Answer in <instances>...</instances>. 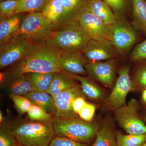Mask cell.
<instances>
[{
    "mask_svg": "<svg viewBox=\"0 0 146 146\" xmlns=\"http://www.w3.org/2000/svg\"><path fill=\"white\" fill-rule=\"evenodd\" d=\"M63 51L50 39L33 44L25 56L5 72L9 75L61 72L59 59Z\"/></svg>",
    "mask_w": 146,
    "mask_h": 146,
    "instance_id": "obj_1",
    "label": "cell"
},
{
    "mask_svg": "<svg viewBox=\"0 0 146 146\" xmlns=\"http://www.w3.org/2000/svg\"><path fill=\"white\" fill-rule=\"evenodd\" d=\"M9 123L20 145L48 146L55 136L52 121L22 120Z\"/></svg>",
    "mask_w": 146,
    "mask_h": 146,
    "instance_id": "obj_2",
    "label": "cell"
},
{
    "mask_svg": "<svg viewBox=\"0 0 146 146\" xmlns=\"http://www.w3.org/2000/svg\"><path fill=\"white\" fill-rule=\"evenodd\" d=\"M55 136L65 137L79 143L86 144L96 137L98 125L78 117H53Z\"/></svg>",
    "mask_w": 146,
    "mask_h": 146,
    "instance_id": "obj_3",
    "label": "cell"
},
{
    "mask_svg": "<svg viewBox=\"0 0 146 146\" xmlns=\"http://www.w3.org/2000/svg\"><path fill=\"white\" fill-rule=\"evenodd\" d=\"M78 21L53 31L50 40L65 51H82L91 39Z\"/></svg>",
    "mask_w": 146,
    "mask_h": 146,
    "instance_id": "obj_4",
    "label": "cell"
},
{
    "mask_svg": "<svg viewBox=\"0 0 146 146\" xmlns=\"http://www.w3.org/2000/svg\"><path fill=\"white\" fill-rule=\"evenodd\" d=\"M52 25L42 12L27 13L16 35L25 37L33 44L45 42L51 36Z\"/></svg>",
    "mask_w": 146,
    "mask_h": 146,
    "instance_id": "obj_5",
    "label": "cell"
},
{
    "mask_svg": "<svg viewBox=\"0 0 146 146\" xmlns=\"http://www.w3.org/2000/svg\"><path fill=\"white\" fill-rule=\"evenodd\" d=\"M140 106L136 100H131L127 104L115 110L118 123L128 134H146V125L139 115Z\"/></svg>",
    "mask_w": 146,
    "mask_h": 146,
    "instance_id": "obj_6",
    "label": "cell"
},
{
    "mask_svg": "<svg viewBox=\"0 0 146 146\" xmlns=\"http://www.w3.org/2000/svg\"><path fill=\"white\" fill-rule=\"evenodd\" d=\"M33 43L25 37L16 35L9 42L0 45V69L9 68L21 60Z\"/></svg>",
    "mask_w": 146,
    "mask_h": 146,
    "instance_id": "obj_7",
    "label": "cell"
},
{
    "mask_svg": "<svg viewBox=\"0 0 146 146\" xmlns=\"http://www.w3.org/2000/svg\"><path fill=\"white\" fill-rule=\"evenodd\" d=\"M137 38L135 29L122 19L110 26L109 42L120 53L128 50L136 43Z\"/></svg>",
    "mask_w": 146,
    "mask_h": 146,
    "instance_id": "obj_8",
    "label": "cell"
},
{
    "mask_svg": "<svg viewBox=\"0 0 146 146\" xmlns=\"http://www.w3.org/2000/svg\"><path fill=\"white\" fill-rule=\"evenodd\" d=\"M132 91V82L129 76V68L124 66L119 71L118 76L112 92L106 100L109 109L113 110L126 104V99L129 92Z\"/></svg>",
    "mask_w": 146,
    "mask_h": 146,
    "instance_id": "obj_9",
    "label": "cell"
},
{
    "mask_svg": "<svg viewBox=\"0 0 146 146\" xmlns=\"http://www.w3.org/2000/svg\"><path fill=\"white\" fill-rule=\"evenodd\" d=\"M89 78L109 88L114 86L116 63L114 59L99 61H89L85 65Z\"/></svg>",
    "mask_w": 146,
    "mask_h": 146,
    "instance_id": "obj_10",
    "label": "cell"
},
{
    "mask_svg": "<svg viewBox=\"0 0 146 146\" xmlns=\"http://www.w3.org/2000/svg\"><path fill=\"white\" fill-rule=\"evenodd\" d=\"M78 21L91 39L109 41L110 26L89 9L81 13Z\"/></svg>",
    "mask_w": 146,
    "mask_h": 146,
    "instance_id": "obj_11",
    "label": "cell"
},
{
    "mask_svg": "<svg viewBox=\"0 0 146 146\" xmlns=\"http://www.w3.org/2000/svg\"><path fill=\"white\" fill-rule=\"evenodd\" d=\"M80 97H85L80 85H77L61 92L54 98L55 114L54 117L59 118L78 117L73 110V102Z\"/></svg>",
    "mask_w": 146,
    "mask_h": 146,
    "instance_id": "obj_12",
    "label": "cell"
},
{
    "mask_svg": "<svg viewBox=\"0 0 146 146\" xmlns=\"http://www.w3.org/2000/svg\"><path fill=\"white\" fill-rule=\"evenodd\" d=\"M108 41L91 39L82 52L89 61H104L116 57V50Z\"/></svg>",
    "mask_w": 146,
    "mask_h": 146,
    "instance_id": "obj_13",
    "label": "cell"
},
{
    "mask_svg": "<svg viewBox=\"0 0 146 146\" xmlns=\"http://www.w3.org/2000/svg\"><path fill=\"white\" fill-rule=\"evenodd\" d=\"M64 11L57 23L52 26L53 31L68 24L78 21L79 17L84 11L89 9L91 0H61Z\"/></svg>",
    "mask_w": 146,
    "mask_h": 146,
    "instance_id": "obj_14",
    "label": "cell"
},
{
    "mask_svg": "<svg viewBox=\"0 0 146 146\" xmlns=\"http://www.w3.org/2000/svg\"><path fill=\"white\" fill-rule=\"evenodd\" d=\"M88 62L81 51H63L59 59L61 71L82 76L87 75L85 65Z\"/></svg>",
    "mask_w": 146,
    "mask_h": 146,
    "instance_id": "obj_15",
    "label": "cell"
},
{
    "mask_svg": "<svg viewBox=\"0 0 146 146\" xmlns=\"http://www.w3.org/2000/svg\"><path fill=\"white\" fill-rule=\"evenodd\" d=\"M5 73V79L2 87L4 86L9 94L24 96L34 91L31 84L25 74L9 75Z\"/></svg>",
    "mask_w": 146,
    "mask_h": 146,
    "instance_id": "obj_16",
    "label": "cell"
},
{
    "mask_svg": "<svg viewBox=\"0 0 146 146\" xmlns=\"http://www.w3.org/2000/svg\"><path fill=\"white\" fill-rule=\"evenodd\" d=\"M27 13H16L8 19L0 20V45L16 36Z\"/></svg>",
    "mask_w": 146,
    "mask_h": 146,
    "instance_id": "obj_17",
    "label": "cell"
},
{
    "mask_svg": "<svg viewBox=\"0 0 146 146\" xmlns=\"http://www.w3.org/2000/svg\"><path fill=\"white\" fill-rule=\"evenodd\" d=\"M64 72L71 78L80 82V86L83 94L90 99L100 101L104 98V92L91 78L84 76L73 74Z\"/></svg>",
    "mask_w": 146,
    "mask_h": 146,
    "instance_id": "obj_18",
    "label": "cell"
},
{
    "mask_svg": "<svg viewBox=\"0 0 146 146\" xmlns=\"http://www.w3.org/2000/svg\"><path fill=\"white\" fill-rule=\"evenodd\" d=\"M88 9L108 25H111L118 20L109 6L102 0H91Z\"/></svg>",
    "mask_w": 146,
    "mask_h": 146,
    "instance_id": "obj_19",
    "label": "cell"
},
{
    "mask_svg": "<svg viewBox=\"0 0 146 146\" xmlns=\"http://www.w3.org/2000/svg\"><path fill=\"white\" fill-rule=\"evenodd\" d=\"M78 85L63 71L55 73L47 93L54 98L61 92Z\"/></svg>",
    "mask_w": 146,
    "mask_h": 146,
    "instance_id": "obj_20",
    "label": "cell"
},
{
    "mask_svg": "<svg viewBox=\"0 0 146 146\" xmlns=\"http://www.w3.org/2000/svg\"><path fill=\"white\" fill-rule=\"evenodd\" d=\"M23 96L30 101L33 104L42 108L48 113L54 116L56 111L54 100L47 92L33 91Z\"/></svg>",
    "mask_w": 146,
    "mask_h": 146,
    "instance_id": "obj_21",
    "label": "cell"
},
{
    "mask_svg": "<svg viewBox=\"0 0 146 146\" xmlns=\"http://www.w3.org/2000/svg\"><path fill=\"white\" fill-rule=\"evenodd\" d=\"M133 27L146 34V0H130Z\"/></svg>",
    "mask_w": 146,
    "mask_h": 146,
    "instance_id": "obj_22",
    "label": "cell"
},
{
    "mask_svg": "<svg viewBox=\"0 0 146 146\" xmlns=\"http://www.w3.org/2000/svg\"><path fill=\"white\" fill-rule=\"evenodd\" d=\"M92 146H118L115 133L109 123L106 122L100 127Z\"/></svg>",
    "mask_w": 146,
    "mask_h": 146,
    "instance_id": "obj_23",
    "label": "cell"
},
{
    "mask_svg": "<svg viewBox=\"0 0 146 146\" xmlns=\"http://www.w3.org/2000/svg\"><path fill=\"white\" fill-rule=\"evenodd\" d=\"M54 73L31 72L25 74L31 84L35 91L47 92Z\"/></svg>",
    "mask_w": 146,
    "mask_h": 146,
    "instance_id": "obj_24",
    "label": "cell"
},
{
    "mask_svg": "<svg viewBox=\"0 0 146 146\" xmlns=\"http://www.w3.org/2000/svg\"><path fill=\"white\" fill-rule=\"evenodd\" d=\"M64 7L61 0H48L42 13L53 23H57L63 15Z\"/></svg>",
    "mask_w": 146,
    "mask_h": 146,
    "instance_id": "obj_25",
    "label": "cell"
},
{
    "mask_svg": "<svg viewBox=\"0 0 146 146\" xmlns=\"http://www.w3.org/2000/svg\"><path fill=\"white\" fill-rule=\"evenodd\" d=\"M118 146H141L146 142V134L142 135L115 133Z\"/></svg>",
    "mask_w": 146,
    "mask_h": 146,
    "instance_id": "obj_26",
    "label": "cell"
},
{
    "mask_svg": "<svg viewBox=\"0 0 146 146\" xmlns=\"http://www.w3.org/2000/svg\"><path fill=\"white\" fill-rule=\"evenodd\" d=\"M48 0H18L16 13L42 12Z\"/></svg>",
    "mask_w": 146,
    "mask_h": 146,
    "instance_id": "obj_27",
    "label": "cell"
},
{
    "mask_svg": "<svg viewBox=\"0 0 146 146\" xmlns=\"http://www.w3.org/2000/svg\"><path fill=\"white\" fill-rule=\"evenodd\" d=\"M19 145L11 131L10 123L3 122L0 127V146H17Z\"/></svg>",
    "mask_w": 146,
    "mask_h": 146,
    "instance_id": "obj_28",
    "label": "cell"
},
{
    "mask_svg": "<svg viewBox=\"0 0 146 146\" xmlns=\"http://www.w3.org/2000/svg\"><path fill=\"white\" fill-rule=\"evenodd\" d=\"M18 0H0V20L8 19L16 14Z\"/></svg>",
    "mask_w": 146,
    "mask_h": 146,
    "instance_id": "obj_29",
    "label": "cell"
},
{
    "mask_svg": "<svg viewBox=\"0 0 146 146\" xmlns=\"http://www.w3.org/2000/svg\"><path fill=\"white\" fill-rule=\"evenodd\" d=\"M29 119L32 121H52L53 115L48 113L42 108L33 104L27 112Z\"/></svg>",
    "mask_w": 146,
    "mask_h": 146,
    "instance_id": "obj_30",
    "label": "cell"
},
{
    "mask_svg": "<svg viewBox=\"0 0 146 146\" xmlns=\"http://www.w3.org/2000/svg\"><path fill=\"white\" fill-rule=\"evenodd\" d=\"M9 96L13 102L15 107L21 115L27 113L33 104L23 96L9 94Z\"/></svg>",
    "mask_w": 146,
    "mask_h": 146,
    "instance_id": "obj_31",
    "label": "cell"
},
{
    "mask_svg": "<svg viewBox=\"0 0 146 146\" xmlns=\"http://www.w3.org/2000/svg\"><path fill=\"white\" fill-rule=\"evenodd\" d=\"M132 82V91L146 89V65L138 69Z\"/></svg>",
    "mask_w": 146,
    "mask_h": 146,
    "instance_id": "obj_32",
    "label": "cell"
},
{
    "mask_svg": "<svg viewBox=\"0 0 146 146\" xmlns=\"http://www.w3.org/2000/svg\"><path fill=\"white\" fill-rule=\"evenodd\" d=\"M109 6L119 20L125 10L126 0H102Z\"/></svg>",
    "mask_w": 146,
    "mask_h": 146,
    "instance_id": "obj_33",
    "label": "cell"
},
{
    "mask_svg": "<svg viewBox=\"0 0 146 146\" xmlns=\"http://www.w3.org/2000/svg\"><path fill=\"white\" fill-rule=\"evenodd\" d=\"M48 146H89L86 144L76 142L69 138L55 136Z\"/></svg>",
    "mask_w": 146,
    "mask_h": 146,
    "instance_id": "obj_34",
    "label": "cell"
},
{
    "mask_svg": "<svg viewBox=\"0 0 146 146\" xmlns=\"http://www.w3.org/2000/svg\"><path fill=\"white\" fill-rule=\"evenodd\" d=\"M96 107L94 105L86 103L78 113L79 117L86 121H92L94 118Z\"/></svg>",
    "mask_w": 146,
    "mask_h": 146,
    "instance_id": "obj_35",
    "label": "cell"
},
{
    "mask_svg": "<svg viewBox=\"0 0 146 146\" xmlns=\"http://www.w3.org/2000/svg\"><path fill=\"white\" fill-rule=\"evenodd\" d=\"M131 56V59L134 61L146 59V39L135 47Z\"/></svg>",
    "mask_w": 146,
    "mask_h": 146,
    "instance_id": "obj_36",
    "label": "cell"
},
{
    "mask_svg": "<svg viewBox=\"0 0 146 146\" xmlns=\"http://www.w3.org/2000/svg\"><path fill=\"white\" fill-rule=\"evenodd\" d=\"M85 97H80L76 98L73 102L72 107L73 110L76 114L78 115L79 111L86 103Z\"/></svg>",
    "mask_w": 146,
    "mask_h": 146,
    "instance_id": "obj_37",
    "label": "cell"
},
{
    "mask_svg": "<svg viewBox=\"0 0 146 146\" xmlns=\"http://www.w3.org/2000/svg\"><path fill=\"white\" fill-rule=\"evenodd\" d=\"M142 99L144 102L146 103V89L143 90V92L142 93Z\"/></svg>",
    "mask_w": 146,
    "mask_h": 146,
    "instance_id": "obj_38",
    "label": "cell"
},
{
    "mask_svg": "<svg viewBox=\"0 0 146 146\" xmlns=\"http://www.w3.org/2000/svg\"><path fill=\"white\" fill-rule=\"evenodd\" d=\"M4 118L3 115L2 111V110H1L0 111V123H2L4 121Z\"/></svg>",
    "mask_w": 146,
    "mask_h": 146,
    "instance_id": "obj_39",
    "label": "cell"
},
{
    "mask_svg": "<svg viewBox=\"0 0 146 146\" xmlns=\"http://www.w3.org/2000/svg\"><path fill=\"white\" fill-rule=\"evenodd\" d=\"M143 120L146 123V113H145L143 116Z\"/></svg>",
    "mask_w": 146,
    "mask_h": 146,
    "instance_id": "obj_40",
    "label": "cell"
},
{
    "mask_svg": "<svg viewBox=\"0 0 146 146\" xmlns=\"http://www.w3.org/2000/svg\"><path fill=\"white\" fill-rule=\"evenodd\" d=\"M141 146H146V142L145 143H144L143 144V145H141Z\"/></svg>",
    "mask_w": 146,
    "mask_h": 146,
    "instance_id": "obj_41",
    "label": "cell"
},
{
    "mask_svg": "<svg viewBox=\"0 0 146 146\" xmlns=\"http://www.w3.org/2000/svg\"><path fill=\"white\" fill-rule=\"evenodd\" d=\"M17 146H23L20 145H18Z\"/></svg>",
    "mask_w": 146,
    "mask_h": 146,
    "instance_id": "obj_42",
    "label": "cell"
}]
</instances>
